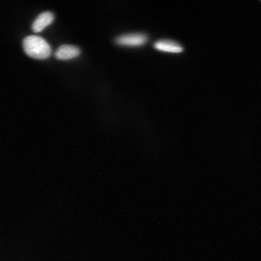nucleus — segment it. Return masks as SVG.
I'll return each mask as SVG.
<instances>
[{
  "instance_id": "nucleus-4",
  "label": "nucleus",
  "mask_w": 261,
  "mask_h": 261,
  "mask_svg": "<svg viewBox=\"0 0 261 261\" xmlns=\"http://www.w3.org/2000/svg\"><path fill=\"white\" fill-rule=\"evenodd\" d=\"M55 16L51 12H44L39 15L32 24L33 31L35 33L41 32L54 22Z\"/></svg>"
},
{
  "instance_id": "nucleus-2",
  "label": "nucleus",
  "mask_w": 261,
  "mask_h": 261,
  "mask_svg": "<svg viewBox=\"0 0 261 261\" xmlns=\"http://www.w3.org/2000/svg\"><path fill=\"white\" fill-rule=\"evenodd\" d=\"M148 41V37L142 33L124 34L115 39V43L120 46L140 47Z\"/></svg>"
},
{
  "instance_id": "nucleus-5",
  "label": "nucleus",
  "mask_w": 261,
  "mask_h": 261,
  "mask_svg": "<svg viewBox=\"0 0 261 261\" xmlns=\"http://www.w3.org/2000/svg\"><path fill=\"white\" fill-rule=\"evenodd\" d=\"M154 48L156 50L169 53H181L184 51L181 45L175 41L169 40H161L155 42Z\"/></svg>"
},
{
  "instance_id": "nucleus-3",
  "label": "nucleus",
  "mask_w": 261,
  "mask_h": 261,
  "mask_svg": "<svg viewBox=\"0 0 261 261\" xmlns=\"http://www.w3.org/2000/svg\"><path fill=\"white\" fill-rule=\"evenodd\" d=\"M81 53L79 47L72 45H61L55 52V56L58 60H68L80 56Z\"/></svg>"
},
{
  "instance_id": "nucleus-1",
  "label": "nucleus",
  "mask_w": 261,
  "mask_h": 261,
  "mask_svg": "<svg viewBox=\"0 0 261 261\" xmlns=\"http://www.w3.org/2000/svg\"><path fill=\"white\" fill-rule=\"evenodd\" d=\"M23 48L29 57L37 60H45L51 54L50 45L44 38L38 36L31 35L25 38Z\"/></svg>"
}]
</instances>
